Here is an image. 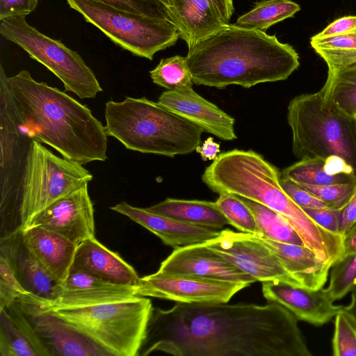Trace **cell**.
Instances as JSON below:
<instances>
[{
    "label": "cell",
    "instance_id": "obj_1",
    "mask_svg": "<svg viewBox=\"0 0 356 356\" xmlns=\"http://www.w3.org/2000/svg\"><path fill=\"white\" fill-rule=\"evenodd\" d=\"M298 321L273 301L153 307L139 355L310 356Z\"/></svg>",
    "mask_w": 356,
    "mask_h": 356
},
{
    "label": "cell",
    "instance_id": "obj_2",
    "mask_svg": "<svg viewBox=\"0 0 356 356\" xmlns=\"http://www.w3.org/2000/svg\"><path fill=\"white\" fill-rule=\"evenodd\" d=\"M7 81L19 136L44 143L63 158L82 165L107 159L106 128L86 105L35 81L27 70L8 77Z\"/></svg>",
    "mask_w": 356,
    "mask_h": 356
},
{
    "label": "cell",
    "instance_id": "obj_3",
    "mask_svg": "<svg viewBox=\"0 0 356 356\" xmlns=\"http://www.w3.org/2000/svg\"><path fill=\"white\" fill-rule=\"evenodd\" d=\"M186 59L193 83L218 89L284 81L300 65L293 47L275 35L230 24L189 48Z\"/></svg>",
    "mask_w": 356,
    "mask_h": 356
},
{
    "label": "cell",
    "instance_id": "obj_4",
    "mask_svg": "<svg viewBox=\"0 0 356 356\" xmlns=\"http://www.w3.org/2000/svg\"><path fill=\"white\" fill-rule=\"evenodd\" d=\"M281 172L253 150L232 149L218 155L206 168L202 182L213 192L232 193L261 203L281 214L322 260L334 264L343 257V237L314 221L283 191Z\"/></svg>",
    "mask_w": 356,
    "mask_h": 356
},
{
    "label": "cell",
    "instance_id": "obj_5",
    "mask_svg": "<svg viewBox=\"0 0 356 356\" xmlns=\"http://www.w3.org/2000/svg\"><path fill=\"white\" fill-rule=\"evenodd\" d=\"M104 115L107 136L130 150L173 158L201 144L200 127L145 97L108 101Z\"/></svg>",
    "mask_w": 356,
    "mask_h": 356
},
{
    "label": "cell",
    "instance_id": "obj_6",
    "mask_svg": "<svg viewBox=\"0 0 356 356\" xmlns=\"http://www.w3.org/2000/svg\"><path fill=\"white\" fill-rule=\"evenodd\" d=\"M287 122L296 157H338L352 169L356 179V117L324 100L318 91L292 99Z\"/></svg>",
    "mask_w": 356,
    "mask_h": 356
},
{
    "label": "cell",
    "instance_id": "obj_7",
    "mask_svg": "<svg viewBox=\"0 0 356 356\" xmlns=\"http://www.w3.org/2000/svg\"><path fill=\"white\" fill-rule=\"evenodd\" d=\"M44 308L87 337L107 355L137 356L146 337L153 306L149 298L135 296L86 307Z\"/></svg>",
    "mask_w": 356,
    "mask_h": 356
},
{
    "label": "cell",
    "instance_id": "obj_8",
    "mask_svg": "<svg viewBox=\"0 0 356 356\" xmlns=\"http://www.w3.org/2000/svg\"><path fill=\"white\" fill-rule=\"evenodd\" d=\"M92 178V175L82 164L60 158L41 143L32 140L22 175L19 228Z\"/></svg>",
    "mask_w": 356,
    "mask_h": 356
},
{
    "label": "cell",
    "instance_id": "obj_9",
    "mask_svg": "<svg viewBox=\"0 0 356 356\" xmlns=\"http://www.w3.org/2000/svg\"><path fill=\"white\" fill-rule=\"evenodd\" d=\"M89 23L113 42L133 54L152 60L154 55L174 45L180 38L167 19L115 8L95 0H66Z\"/></svg>",
    "mask_w": 356,
    "mask_h": 356
},
{
    "label": "cell",
    "instance_id": "obj_10",
    "mask_svg": "<svg viewBox=\"0 0 356 356\" xmlns=\"http://www.w3.org/2000/svg\"><path fill=\"white\" fill-rule=\"evenodd\" d=\"M26 16L15 15L0 20L1 35L50 70L63 82L65 91L81 99H92L102 92L95 74L78 52L29 25Z\"/></svg>",
    "mask_w": 356,
    "mask_h": 356
},
{
    "label": "cell",
    "instance_id": "obj_11",
    "mask_svg": "<svg viewBox=\"0 0 356 356\" xmlns=\"http://www.w3.org/2000/svg\"><path fill=\"white\" fill-rule=\"evenodd\" d=\"M248 286L222 279L154 273L140 278L136 295L181 303H227Z\"/></svg>",
    "mask_w": 356,
    "mask_h": 356
},
{
    "label": "cell",
    "instance_id": "obj_12",
    "mask_svg": "<svg viewBox=\"0 0 356 356\" xmlns=\"http://www.w3.org/2000/svg\"><path fill=\"white\" fill-rule=\"evenodd\" d=\"M204 245L256 281L282 280L300 286L277 256L251 234L224 229Z\"/></svg>",
    "mask_w": 356,
    "mask_h": 356
},
{
    "label": "cell",
    "instance_id": "obj_13",
    "mask_svg": "<svg viewBox=\"0 0 356 356\" xmlns=\"http://www.w3.org/2000/svg\"><path fill=\"white\" fill-rule=\"evenodd\" d=\"M28 227H41L52 231L76 245L95 236L94 208L88 183L60 198L19 229Z\"/></svg>",
    "mask_w": 356,
    "mask_h": 356
},
{
    "label": "cell",
    "instance_id": "obj_14",
    "mask_svg": "<svg viewBox=\"0 0 356 356\" xmlns=\"http://www.w3.org/2000/svg\"><path fill=\"white\" fill-rule=\"evenodd\" d=\"M51 355L105 356L96 343L51 311L33 301L31 294L16 301Z\"/></svg>",
    "mask_w": 356,
    "mask_h": 356
},
{
    "label": "cell",
    "instance_id": "obj_15",
    "mask_svg": "<svg viewBox=\"0 0 356 356\" xmlns=\"http://www.w3.org/2000/svg\"><path fill=\"white\" fill-rule=\"evenodd\" d=\"M156 273L222 279L248 286L256 282L252 276L208 248L204 243L175 249Z\"/></svg>",
    "mask_w": 356,
    "mask_h": 356
},
{
    "label": "cell",
    "instance_id": "obj_16",
    "mask_svg": "<svg viewBox=\"0 0 356 356\" xmlns=\"http://www.w3.org/2000/svg\"><path fill=\"white\" fill-rule=\"evenodd\" d=\"M262 293L268 301L276 302L300 321L321 325L342 310L334 305L326 289H310L282 280L262 282Z\"/></svg>",
    "mask_w": 356,
    "mask_h": 356
},
{
    "label": "cell",
    "instance_id": "obj_17",
    "mask_svg": "<svg viewBox=\"0 0 356 356\" xmlns=\"http://www.w3.org/2000/svg\"><path fill=\"white\" fill-rule=\"evenodd\" d=\"M158 103L218 138L233 140L237 138L235 119L200 96L193 88L179 92L165 91L159 96Z\"/></svg>",
    "mask_w": 356,
    "mask_h": 356
},
{
    "label": "cell",
    "instance_id": "obj_18",
    "mask_svg": "<svg viewBox=\"0 0 356 356\" xmlns=\"http://www.w3.org/2000/svg\"><path fill=\"white\" fill-rule=\"evenodd\" d=\"M111 209L127 216L159 237L165 245L175 249L205 243L220 233L216 229L184 223L125 202H121Z\"/></svg>",
    "mask_w": 356,
    "mask_h": 356
},
{
    "label": "cell",
    "instance_id": "obj_19",
    "mask_svg": "<svg viewBox=\"0 0 356 356\" xmlns=\"http://www.w3.org/2000/svg\"><path fill=\"white\" fill-rule=\"evenodd\" d=\"M1 253L9 260L24 288L45 302L55 300L60 290L59 283L29 251L17 228L1 241Z\"/></svg>",
    "mask_w": 356,
    "mask_h": 356
},
{
    "label": "cell",
    "instance_id": "obj_20",
    "mask_svg": "<svg viewBox=\"0 0 356 356\" xmlns=\"http://www.w3.org/2000/svg\"><path fill=\"white\" fill-rule=\"evenodd\" d=\"M71 270L87 272L114 284L136 286L140 278L118 253L105 247L95 236L77 245Z\"/></svg>",
    "mask_w": 356,
    "mask_h": 356
},
{
    "label": "cell",
    "instance_id": "obj_21",
    "mask_svg": "<svg viewBox=\"0 0 356 356\" xmlns=\"http://www.w3.org/2000/svg\"><path fill=\"white\" fill-rule=\"evenodd\" d=\"M19 229L29 251L59 283H63L71 270L77 245L41 227Z\"/></svg>",
    "mask_w": 356,
    "mask_h": 356
},
{
    "label": "cell",
    "instance_id": "obj_22",
    "mask_svg": "<svg viewBox=\"0 0 356 356\" xmlns=\"http://www.w3.org/2000/svg\"><path fill=\"white\" fill-rule=\"evenodd\" d=\"M279 259L290 275L301 286L318 289L327 282L332 264L322 260L305 245L277 242L252 234Z\"/></svg>",
    "mask_w": 356,
    "mask_h": 356
},
{
    "label": "cell",
    "instance_id": "obj_23",
    "mask_svg": "<svg viewBox=\"0 0 356 356\" xmlns=\"http://www.w3.org/2000/svg\"><path fill=\"white\" fill-rule=\"evenodd\" d=\"M180 38L188 49L228 24L211 0H169Z\"/></svg>",
    "mask_w": 356,
    "mask_h": 356
},
{
    "label": "cell",
    "instance_id": "obj_24",
    "mask_svg": "<svg viewBox=\"0 0 356 356\" xmlns=\"http://www.w3.org/2000/svg\"><path fill=\"white\" fill-rule=\"evenodd\" d=\"M146 209L184 223L216 230L229 224L216 202L166 198Z\"/></svg>",
    "mask_w": 356,
    "mask_h": 356
},
{
    "label": "cell",
    "instance_id": "obj_25",
    "mask_svg": "<svg viewBox=\"0 0 356 356\" xmlns=\"http://www.w3.org/2000/svg\"><path fill=\"white\" fill-rule=\"evenodd\" d=\"M136 287L121 284L83 289H64L61 287L58 297L53 301L45 302L35 296L32 299L48 309L86 307L132 298L136 296Z\"/></svg>",
    "mask_w": 356,
    "mask_h": 356
},
{
    "label": "cell",
    "instance_id": "obj_26",
    "mask_svg": "<svg viewBox=\"0 0 356 356\" xmlns=\"http://www.w3.org/2000/svg\"><path fill=\"white\" fill-rule=\"evenodd\" d=\"M324 100L351 116L356 115V63L328 68L323 87L319 90Z\"/></svg>",
    "mask_w": 356,
    "mask_h": 356
},
{
    "label": "cell",
    "instance_id": "obj_27",
    "mask_svg": "<svg viewBox=\"0 0 356 356\" xmlns=\"http://www.w3.org/2000/svg\"><path fill=\"white\" fill-rule=\"evenodd\" d=\"M238 197L254 216L259 231V235L255 236L277 242L304 245L296 231L281 214L261 203Z\"/></svg>",
    "mask_w": 356,
    "mask_h": 356
},
{
    "label": "cell",
    "instance_id": "obj_28",
    "mask_svg": "<svg viewBox=\"0 0 356 356\" xmlns=\"http://www.w3.org/2000/svg\"><path fill=\"white\" fill-rule=\"evenodd\" d=\"M300 10V6L291 0H262L241 15L235 25L265 32L273 24L293 17Z\"/></svg>",
    "mask_w": 356,
    "mask_h": 356
},
{
    "label": "cell",
    "instance_id": "obj_29",
    "mask_svg": "<svg viewBox=\"0 0 356 356\" xmlns=\"http://www.w3.org/2000/svg\"><path fill=\"white\" fill-rule=\"evenodd\" d=\"M325 159L321 158L300 159L284 169L281 172V177L298 184L314 186L356 182L355 177L349 174H329L325 168Z\"/></svg>",
    "mask_w": 356,
    "mask_h": 356
},
{
    "label": "cell",
    "instance_id": "obj_30",
    "mask_svg": "<svg viewBox=\"0 0 356 356\" xmlns=\"http://www.w3.org/2000/svg\"><path fill=\"white\" fill-rule=\"evenodd\" d=\"M310 44L328 68L356 63V31L330 38H311Z\"/></svg>",
    "mask_w": 356,
    "mask_h": 356
},
{
    "label": "cell",
    "instance_id": "obj_31",
    "mask_svg": "<svg viewBox=\"0 0 356 356\" xmlns=\"http://www.w3.org/2000/svg\"><path fill=\"white\" fill-rule=\"evenodd\" d=\"M149 74L154 83L167 90L179 92L193 88L186 56L177 55L162 58Z\"/></svg>",
    "mask_w": 356,
    "mask_h": 356
},
{
    "label": "cell",
    "instance_id": "obj_32",
    "mask_svg": "<svg viewBox=\"0 0 356 356\" xmlns=\"http://www.w3.org/2000/svg\"><path fill=\"white\" fill-rule=\"evenodd\" d=\"M0 355L38 356L32 344L6 309H0Z\"/></svg>",
    "mask_w": 356,
    "mask_h": 356
},
{
    "label": "cell",
    "instance_id": "obj_33",
    "mask_svg": "<svg viewBox=\"0 0 356 356\" xmlns=\"http://www.w3.org/2000/svg\"><path fill=\"white\" fill-rule=\"evenodd\" d=\"M216 202L229 225L242 232L259 235V231L252 213L238 195L220 193Z\"/></svg>",
    "mask_w": 356,
    "mask_h": 356
},
{
    "label": "cell",
    "instance_id": "obj_34",
    "mask_svg": "<svg viewBox=\"0 0 356 356\" xmlns=\"http://www.w3.org/2000/svg\"><path fill=\"white\" fill-rule=\"evenodd\" d=\"M326 291L332 301L341 299L356 289V251L343 256L330 268Z\"/></svg>",
    "mask_w": 356,
    "mask_h": 356
},
{
    "label": "cell",
    "instance_id": "obj_35",
    "mask_svg": "<svg viewBox=\"0 0 356 356\" xmlns=\"http://www.w3.org/2000/svg\"><path fill=\"white\" fill-rule=\"evenodd\" d=\"M32 294L18 280L8 259L0 256V309H6L18 299Z\"/></svg>",
    "mask_w": 356,
    "mask_h": 356
},
{
    "label": "cell",
    "instance_id": "obj_36",
    "mask_svg": "<svg viewBox=\"0 0 356 356\" xmlns=\"http://www.w3.org/2000/svg\"><path fill=\"white\" fill-rule=\"evenodd\" d=\"M332 347L334 356H356V327L342 310L335 316Z\"/></svg>",
    "mask_w": 356,
    "mask_h": 356
},
{
    "label": "cell",
    "instance_id": "obj_37",
    "mask_svg": "<svg viewBox=\"0 0 356 356\" xmlns=\"http://www.w3.org/2000/svg\"><path fill=\"white\" fill-rule=\"evenodd\" d=\"M298 185L325 202L329 207L336 209H341L356 191V182L325 186Z\"/></svg>",
    "mask_w": 356,
    "mask_h": 356
},
{
    "label": "cell",
    "instance_id": "obj_38",
    "mask_svg": "<svg viewBox=\"0 0 356 356\" xmlns=\"http://www.w3.org/2000/svg\"><path fill=\"white\" fill-rule=\"evenodd\" d=\"M115 8L159 17L168 20L175 25V18L168 7L159 0H95Z\"/></svg>",
    "mask_w": 356,
    "mask_h": 356
},
{
    "label": "cell",
    "instance_id": "obj_39",
    "mask_svg": "<svg viewBox=\"0 0 356 356\" xmlns=\"http://www.w3.org/2000/svg\"><path fill=\"white\" fill-rule=\"evenodd\" d=\"M280 184L288 196L302 209L329 207L325 202L291 180L280 176Z\"/></svg>",
    "mask_w": 356,
    "mask_h": 356
},
{
    "label": "cell",
    "instance_id": "obj_40",
    "mask_svg": "<svg viewBox=\"0 0 356 356\" xmlns=\"http://www.w3.org/2000/svg\"><path fill=\"white\" fill-rule=\"evenodd\" d=\"M114 285L116 284L79 270H71L66 280L60 284L62 289H64L102 288Z\"/></svg>",
    "mask_w": 356,
    "mask_h": 356
},
{
    "label": "cell",
    "instance_id": "obj_41",
    "mask_svg": "<svg viewBox=\"0 0 356 356\" xmlns=\"http://www.w3.org/2000/svg\"><path fill=\"white\" fill-rule=\"evenodd\" d=\"M307 214L318 225L333 234H339V218L340 209L330 207L303 209Z\"/></svg>",
    "mask_w": 356,
    "mask_h": 356
},
{
    "label": "cell",
    "instance_id": "obj_42",
    "mask_svg": "<svg viewBox=\"0 0 356 356\" xmlns=\"http://www.w3.org/2000/svg\"><path fill=\"white\" fill-rule=\"evenodd\" d=\"M38 0H0V20L15 15H25L34 11Z\"/></svg>",
    "mask_w": 356,
    "mask_h": 356
},
{
    "label": "cell",
    "instance_id": "obj_43",
    "mask_svg": "<svg viewBox=\"0 0 356 356\" xmlns=\"http://www.w3.org/2000/svg\"><path fill=\"white\" fill-rule=\"evenodd\" d=\"M355 31L356 15H349L334 20L312 38L316 39L330 38L347 34Z\"/></svg>",
    "mask_w": 356,
    "mask_h": 356
},
{
    "label": "cell",
    "instance_id": "obj_44",
    "mask_svg": "<svg viewBox=\"0 0 356 356\" xmlns=\"http://www.w3.org/2000/svg\"><path fill=\"white\" fill-rule=\"evenodd\" d=\"M356 222V191L348 202L340 209L339 234L343 237Z\"/></svg>",
    "mask_w": 356,
    "mask_h": 356
},
{
    "label": "cell",
    "instance_id": "obj_45",
    "mask_svg": "<svg viewBox=\"0 0 356 356\" xmlns=\"http://www.w3.org/2000/svg\"><path fill=\"white\" fill-rule=\"evenodd\" d=\"M195 151L200 154L203 161H213L220 151V144L216 143L212 137H209L201 146H198Z\"/></svg>",
    "mask_w": 356,
    "mask_h": 356
},
{
    "label": "cell",
    "instance_id": "obj_46",
    "mask_svg": "<svg viewBox=\"0 0 356 356\" xmlns=\"http://www.w3.org/2000/svg\"><path fill=\"white\" fill-rule=\"evenodd\" d=\"M222 19L229 23L234 13L233 0H211Z\"/></svg>",
    "mask_w": 356,
    "mask_h": 356
},
{
    "label": "cell",
    "instance_id": "obj_47",
    "mask_svg": "<svg viewBox=\"0 0 356 356\" xmlns=\"http://www.w3.org/2000/svg\"><path fill=\"white\" fill-rule=\"evenodd\" d=\"M343 256L356 251V222L343 236Z\"/></svg>",
    "mask_w": 356,
    "mask_h": 356
},
{
    "label": "cell",
    "instance_id": "obj_48",
    "mask_svg": "<svg viewBox=\"0 0 356 356\" xmlns=\"http://www.w3.org/2000/svg\"><path fill=\"white\" fill-rule=\"evenodd\" d=\"M342 311L356 327V291L352 293L350 304L345 307L343 306Z\"/></svg>",
    "mask_w": 356,
    "mask_h": 356
},
{
    "label": "cell",
    "instance_id": "obj_49",
    "mask_svg": "<svg viewBox=\"0 0 356 356\" xmlns=\"http://www.w3.org/2000/svg\"><path fill=\"white\" fill-rule=\"evenodd\" d=\"M159 1L161 2H162L163 3H164L169 8V5H170L169 0H159Z\"/></svg>",
    "mask_w": 356,
    "mask_h": 356
},
{
    "label": "cell",
    "instance_id": "obj_50",
    "mask_svg": "<svg viewBox=\"0 0 356 356\" xmlns=\"http://www.w3.org/2000/svg\"><path fill=\"white\" fill-rule=\"evenodd\" d=\"M355 117H356V115H355Z\"/></svg>",
    "mask_w": 356,
    "mask_h": 356
}]
</instances>
